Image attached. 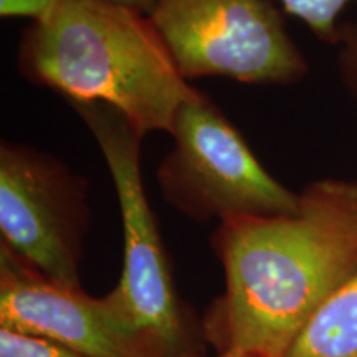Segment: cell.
Instances as JSON below:
<instances>
[{
  "mask_svg": "<svg viewBox=\"0 0 357 357\" xmlns=\"http://www.w3.org/2000/svg\"><path fill=\"white\" fill-rule=\"evenodd\" d=\"M108 2L114 3V6L128 8V10L141 13V15L144 17H149L154 8L155 0H108Z\"/></svg>",
  "mask_w": 357,
  "mask_h": 357,
  "instance_id": "cell-13",
  "label": "cell"
},
{
  "mask_svg": "<svg viewBox=\"0 0 357 357\" xmlns=\"http://www.w3.org/2000/svg\"><path fill=\"white\" fill-rule=\"evenodd\" d=\"M289 215L218 223L225 291L204 318L217 352L284 357L316 311L357 271V182L318 178Z\"/></svg>",
  "mask_w": 357,
  "mask_h": 357,
  "instance_id": "cell-1",
  "label": "cell"
},
{
  "mask_svg": "<svg viewBox=\"0 0 357 357\" xmlns=\"http://www.w3.org/2000/svg\"><path fill=\"white\" fill-rule=\"evenodd\" d=\"M0 357H84L50 339L0 328Z\"/></svg>",
  "mask_w": 357,
  "mask_h": 357,
  "instance_id": "cell-10",
  "label": "cell"
},
{
  "mask_svg": "<svg viewBox=\"0 0 357 357\" xmlns=\"http://www.w3.org/2000/svg\"><path fill=\"white\" fill-rule=\"evenodd\" d=\"M89 222L86 178L37 147L0 144V243L48 278L83 288Z\"/></svg>",
  "mask_w": 357,
  "mask_h": 357,
  "instance_id": "cell-6",
  "label": "cell"
},
{
  "mask_svg": "<svg viewBox=\"0 0 357 357\" xmlns=\"http://www.w3.org/2000/svg\"><path fill=\"white\" fill-rule=\"evenodd\" d=\"M0 328L50 339L84 357H176L134 318L116 288L102 298L48 278L0 243Z\"/></svg>",
  "mask_w": 357,
  "mask_h": 357,
  "instance_id": "cell-7",
  "label": "cell"
},
{
  "mask_svg": "<svg viewBox=\"0 0 357 357\" xmlns=\"http://www.w3.org/2000/svg\"><path fill=\"white\" fill-rule=\"evenodd\" d=\"M284 357H357V271L312 314Z\"/></svg>",
  "mask_w": 357,
  "mask_h": 357,
  "instance_id": "cell-8",
  "label": "cell"
},
{
  "mask_svg": "<svg viewBox=\"0 0 357 357\" xmlns=\"http://www.w3.org/2000/svg\"><path fill=\"white\" fill-rule=\"evenodd\" d=\"M181 357H205V356H199V354H194V352H190V354H184ZM212 357H257V356L240 354V352H217V354L212 356Z\"/></svg>",
  "mask_w": 357,
  "mask_h": 357,
  "instance_id": "cell-14",
  "label": "cell"
},
{
  "mask_svg": "<svg viewBox=\"0 0 357 357\" xmlns=\"http://www.w3.org/2000/svg\"><path fill=\"white\" fill-rule=\"evenodd\" d=\"M17 65L71 106L116 109L144 137L171 134L178 111L199 93L151 20L108 0H60L24 30Z\"/></svg>",
  "mask_w": 357,
  "mask_h": 357,
  "instance_id": "cell-2",
  "label": "cell"
},
{
  "mask_svg": "<svg viewBox=\"0 0 357 357\" xmlns=\"http://www.w3.org/2000/svg\"><path fill=\"white\" fill-rule=\"evenodd\" d=\"M58 2L60 0H0V17L33 22L47 15Z\"/></svg>",
  "mask_w": 357,
  "mask_h": 357,
  "instance_id": "cell-12",
  "label": "cell"
},
{
  "mask_svg": "<svg viewBox=\"0 0 357 357\" xmlns=\"http://www.w3.org/2000/svg\"><path fill=\"white\" fill-rule=\"evenodd\" d=\"M172 149L160 160L158 184L171 207L195 222L289 215L300 192L266 171L248 142L204 93L182 106Z\"/></svg>",
  "mask_w": 357,
  "mask_h": 357,
  "instance_id": "cell-3",
  "label": "cell"
},
{
  "mask_svg": "<svg viewBox=\"0 0 357 357\" xmlns=\"http://www.w3.org/2000/svg\"><path fill=\"white\" fill-rule=\"evenodd\" d=\"M83 119L108 166L123 225V271L116 284L144 328L174 356L190 354L189 329L174 287L171 265L144 189L141 144L144 136L118 111L100 102L71 106Z\"/></svg>",
  "mask_w": 357,
  "mask_h": 357,
  "instance_id": "cell-5",
  "label": "cell"
},
{
  "mask_svg": "<svg viewBox=\"0 0 357 357\" xmlns=\"http://www.w3.org/2000/svg\"><path fill=\"white\" fill-rule=\"evenodd\" d=\"M334 47L339 79L349 96L357 102V20L341 25Z\"/></svg>",
  "mask_w": 357,
  "mask_h": 357,
  "instance_id": "cell-11",
  "label": "cell"
},
{
  "mask_svg": "<svg viewBox=\"0 0 357 357\" xmlns=\"http://www.w3.org/2000/svg\"><path fill=\"white\" fill-rule=\"evenodd\" d=\"M189 79L288 86L310 71L268 0H155L147 17Z\"/></svg>",
  "mask_w": 357,
  "mask_h": 357,
  "instance_id": "cell-4",
  "label": "cell"
},
{
  "mask_svg": "<svg viewBox=\"0 0 357 357\" xmlns=\"http://www.w3.org/2000/svg\"><path fill=\"white\" fill-rule=\"evenodd\" d=\"M283 10L301 20L321 42L336 45L341 15L357 0H278Z\"/></svg>",
  "mask_w": 357,
  "mask_h": 357,
  "instance_id": "cell-9",
  "label": "cell"
}]
</instances>
